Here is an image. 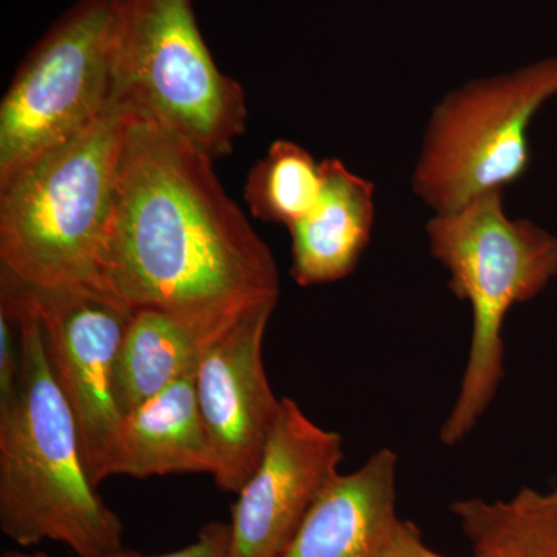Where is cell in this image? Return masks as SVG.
<instances>
[{"label":"cell","mask_w":557,"mask_h":557,"mask_svg":"<svg viewBox=\"0 0 557 557\" xmlns=\"http://www.w3.org/2000/svg\"><path fill=\"white\" fill-rule=\"evenodd\" d=\"M113 0H78L28 51L0 104V185L112 102Z\"/></svg>","instance_id":"7"},{"label":"cell","mask_w":557,"mask_h":557,"mask_svg":"<svg viewBox=\"0 0 557 557\" xmlns=\"http://www.w3.org/2000/svg\"><path fill=\"white\" fill-rule=\"evenodd\" d=\"M384 557H446L438 555L434 549L424 544L421 531L418 530L416 523L409 520L399 519L397 528H395L394 536L391 544L384 553ZM474 557H487L474 553Z\"/></svg>","instance_id":"19"},{"label":"cell","mask_w":557,"mask_h":557,"mask_svg":"<svg viewBox=\"0 0 557 557\" xmlns=\"http://www.w3.org/2000/svg\"><path fill=\"white\" fill-rule=\"evenodd\" d=\"M132 116L110 102L0 185V269L30 287L102 289L98 258Z\"/></svg>","instance_id":"3"},{"label":"cell","mask_w":557,"mask_h":557,"mask_svg":"<svg viewBox=\"0 0 557 557\" xmlns=\"http://www.w3.org/2000/svg\"><path fill=\"white\" fill-rule=\"evenodd\" d=\"M321 183V161L302 146L277 139L249 172L244 196L255 218L289 228L317 203Z\"/></svg>","instance_id":"16"},{"label":"cell","mask_w":557,"mask_h":557,"mask_svg":"<svg viewBox=\"0 0 557 557\" xmlns=\"http://www.w3.org/2000/svg\"><path fill=\"white\" fill-rule=\"evenodd\" d=\"M317 203L289 226L292 269L300 287L330 284L354 273L375 222V186L338 159L321 161Z\"/></svg>","instance_id":"12"},{"label":"cell","mask_w":557,"mask_h":557,"mask_svg":"<svg viewBox=\"0 0 557 557\" xmlns=\"http://www.w3.org/2000/svg\"><path fill=\"white\" fill-rule=\"evenodd\" d=\"M276 306L248 311L219 336L196 372L197 401L214 456L215 485L239 494L255 474L282 399L263 366V339Z\"/></svg>","instance_id":"10"},{"label":"cell","mask_w":557,"mask_h":557,"mask_svg":"<svg viewBox=\"0 0 557 557\" xmlns=\"http://www.w3.org/2000/svg\"><path fill=\"white\" fill-rule=\"evenodd\" d=\"M230 523L209 522L201 528L196 542L168 555L145 556L123 547L100 557H230Z\"/></svg>","instance_id":"18"},{"label":"cell","mask_w":557,"mask_h":557,"mask_svg":"<svg viewBox=\"0 0 557 557\" xmlns=\"http://www.w3.org/2000/svg\"><path fill=\"white\" fill-rule=\"evenodd\" d=\"M0 299L13 307L21 330L16 395L0 410V530L21 547L60 542L78 557L123 548V523L87 474L30 289L0 269Z\"/></svg>","instance_id":"2"},{"label":"cell","mask_w":557,"mask_h":557,"mask_svg":"<svg viewBox=\"0 0 557 557\" xmlns=\"http://www.w3.org/2000/svg\"><path fill=\"white\" fill-rule=\"evenodd\" d=\"M21 372V330L13 307L0 299V410L16 395Z\"/></svg>","instance_id":"17"},{"label":"cell","mask_w":557,"mask_h":557,"mask_svg":"<svg viewBox=\"0 0 557 557\" xmlns=\"http://www.w3.org/2000/svg\"><path fill=\"white\" fill-rule=\"evenodd\" d=\"M398 456L381 449L339 474L281 557H384L397 528Z\"/></svg>","instance_id":"11"},{"label":"cell","mask_w":557,"mask_h":557,"mask_svg":"<svg viewBox=\"0 0 557 557\" xmlns=\"http://www.w3.org/2000/svg\"><path fill=\"white\" fill-rule=\"evenodd\" d=\"M214 468L197 401L196 375L175 381L121 420L110 478L212 475Z\"/></svg>","instance_id":"13"},{"label":"cell","mask_w":557,"mask_h":557,"mask_svg":"<svg viewBox=\"0 0 557 557\" xmlns=\"http://www.w3.org/2000/svg\"><path fill=\"white\" fill-rule=\"evenodd\" d=\"M214 161L134 112L98 258L112 298L218 330L277 306L273 255L223 189Z\"/></svg>","instance_id":"1"},{"label":"cell","mask_w":557,"mask_h":557,"mask_svg":"<svg viewBox=\"0 0 557 557\" xmlns=\"http://www.w3.org/2000/svg\"><path fill=\"white\" fill-rule=\"evenodd\" d=\"M112 102L214 160L247 127L244 87L212 60L193 0H113Z\"/></svg>","instance_id":"5"},{"label":"cell","mask_w":557,"mask_h":557,"mask_svg":"<svg viewBox=\"0 0 557 557\" xmlns=\"http://www.w3.org/2000/svg\"><path fill=\"white\" fill-rule=\"evenodd\" d=\"M344 440L282 398L255 474L231 512L230 557H281L318 498L339 475Z\"/></svg>","instance_id":"9"},{"label":"cell","mask_w":557,"mask_h":557,"mask_svg":"<svg viewBox=\"0 0 557 557\" xmlns=\"http://www.w3.org/2000/svg\"><path fill=\"white\" fill-rule=\"evenodd\" d=\"M2 557H50L47 553L36 552V553H25V552H5Z\"/></svg>","instance_id":"20"},{"label":"cell","mask_w":557,"mask_h":557,"mask_svg":"<svg viewBox=\"0 0 557 557\" xmlns=\"http://www.w3.org/2000/svg\"><path fill=\"white\" fill-rule=\"evenodd\" d=\"M557 97V58L450 91L429 119L413 171L418 199L438 212L504 190L530 166L528 131Z\"/></svg>","instance_id":"6"},{"label":"cell","mask_w":557,"mask_h":557,"mask_svg":"<svg viewBox=\"0 0 557 557\" xmlns=\"http://www.w3.org/2000/svg\"><path fill=\"white\" fill-rule=\"evenodd\" d=\"M450 511L479 555L557 557V490L525 486L508 500L465 498Z\"/></svg>","instance_id":"15"},{"label":"cell","mask_w":557,"mask_h":557,"mask_svg":"<svg viewBox=\"0 0 557 557\" xmlns=\"http://www.w3.org/2000/svg\"><path fill=\"white\" fill-rule=\"evenodd\" d=\"M27 287L38 309L51 372L78 424L87 474L98 487L110 478L123 420L113 373L134 310L98 288Z\"/></svg>","instance_id":"8"},{"label":"cell","mask_w":557,"mask_h":557,"mask_svg":"<svg viewBox=\"0 0 557 557\" xmlns=\"http://www.w3.org/2000/svg\"><path fill=\"white\" fill-rule=\"evenodd\" d=\"M429 251L449 273V288L472 311L471 344L456 401L440 429L456 446L478 426L505 379L509 310L536 298L557 276V236L505 211L504 190L482 194L426 223Z\"/></svg>","instance_id":"4"},{"label":"cell","mask_w":557,"mask_h":557,"mask_svg":"<svg viewBox=\"0 0 557 557\" xmlns=\"http://www.w3.org/2000/svg\"><path fill=\"white\" fill-rule=\"evenodd\" d=\"M225 330L205 327L159 309L134 310L113 373V392L121 416L137 409L175 381L196 375L201 358Z\"/></svg>","instance_id":"14"}]
</instances>
